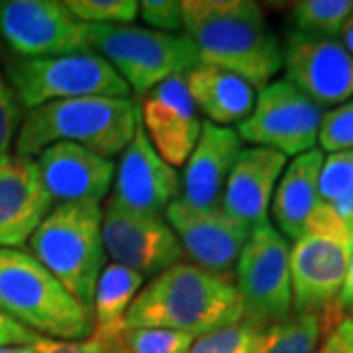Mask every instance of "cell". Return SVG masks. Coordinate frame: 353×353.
Listing matches in <instances>:
<instances>
[{
    "label": "cell",
    "mask_w": 353,
    "mask_h": 353,
    "mask_svg": "<svg viewBox=\"0 0 353 353\" xmlns=\"http://www.w3.org/2000/svg\"><path fill=\"white\" fill-rule=\"evenodd\" d=\"M183 34L202 65L245 79L255 90L283 69V46L252 0H185Z\"/></svg>",
    "instance_id": "6da1fadb"
},
{
    "label": "cell",
    "mask_w": 353,
    "mask_h": 353,
    "mask_svg": "<svg viewBox=\"0 0 353 353\" xmlns=\"http://www.w3.org/2000/svg\"><path fill=\"white\" fill-rule=\"evenodd\" d=\"M243 320L234 281L179 261L141 287L124 328H163L194 340Z\"/></svg>",
    "instance_id": "7a4b0ae2"
},
{
    "label": "cell",
    "mask_w": 353,
    "mask_h": 353,
    "mask_svg": "<svg viewBox=\"0 0 353 353\" xmlns=\"http://www.w3.org/2000/svg\"><path fill=\"white\" fill-rule=\"evenodd\" d=\"M138 124L132 99L88 97L57 101L28 110L16 134V153L36 157L51 143L67 141L114 159L128 148Z\"/></svg>",
    "instance_id": "3957f363"
},
{
    "label": "cell",
    "mask_w": 353,
    "mask_h": 353,
    "mask_svg": "<svg viewBox=\"0 0 353 353\" xmlns=\"http://www.w3.org/2000/svg\"><path fill=\"white\" fill-rule=\"evenodd\" d=\"M0 314L50 340H87L92 314L22 248H0Z\"/></svg>",
    "instance_id": "277c9868"
},
{
    "label": "cell",
    "mask_w": 353,
    "mask_h": 353,
    "mask_svg": "<svg viewBox=\"0 0 353 353\" xmlns=\"http://www.w3.org/2000/svg\"><path fill=\"white\" fill-rule=\"evenodd\" d=\"M353 248V226L320 202L303 236L290 248L292 314H314L326 334L340 324V294Z\"/></svg>",
    "instance_id": "5b68a950"
},
{
    "label": "cell",
    "mask_w": 353,
    "mask_h": 353,
    "mask_svg": "<svg viewBox=\"0 0 353 353\" xmlns=\"http://www.w3.org/2000/svg\"><path fill=\"white\" fill-rule=\"evenodd\" d=\"M28 245L39 263L92 314L94 287L106 259L101 204L71 202L53 206Z\"/></svg>",
    "instance_id": "8992f818"
},
{
    "label": "cell",
    "mask_w": 353,
    "mask_h": 353,
    "mask_svg": "<svg viewBox=\"0 0 353 353\" xmlns=\"http://www.w3.org/2000/svg\"><path fill=\"white\" fill-rule=\"evenodd\" d=\"M88 50L112 65L120 79L138 97L169 77L201 65L187 34H165L138 26H85Z\"/></svg>",
    "instance_id": "52a82bcc"
},
{
    "label": "cell",
    "mask_w": 353,
    "mask_h": 353,
    "mask_svg": "<svg viewBox=\"0 0 353 353\" xmlns=\"http://www.w3.org/2000/svg\"><path fill=\"white\" fill-rule=\"evenodd\" d=\"M8 83L28 110L57 101L88 97L130 99L132 90L94 51L39 59H14L6 65Z\"/></svg>",
    "instance_id": "ba28073f"
},
{
    "label": "cell",
    "mask_w": 353,
    "mask_h": 353,
    "mask_svg": "<svg viewBox=\"0 0 353 353\" xmlns=\"http://www.w3.org/2000/svg\"><path fill=\"white\" fill-rule=\"evenodd\" d=\"M236 290L243 320L257 328L292 316L289 240L267 220L252 230L236 265Z\"/></svg>",
    "instance_id": "9c48e42d"
},
{
    "label": "cell",
    "mask_w": 353,
    "mask_h": 353,
    "mask_svg": "<svg viewBox=\"0 0 353 353\" xmlns=\"http://www.w3.org/2000/svg\"><path fill=\"white\" fill-rule=\"evenodd\" d=\"M322 116V108L303 90L287 79H277L257 92L252 114L236 132L241 141L296 157L316 148Z\"/></svg>",
    "instance_id": "30bf717a"
},
{
    "label": "cell",
    "mask_w": 353,
    "mask_h": 353,
    "mask_svg": "<svg viewBox=\"0 0 353 353\" xmlns=\"http://www.w3.org/2000/svg\"><path fill=\"white\" fill-rule=\"evenodd\" d=\"M0 38L20 59L90 51L85 24L59 0H0Z\"/></svg>",
    "instance_id": "8fae6325"
},
{
    "label": "cell",
    "mask_w": 353,
    "mask_h": 353,
    "mask_svg": "<svg viewBox=\"0 0 353 353\" xmlns=\"http://www.w3.org/2000/svg\"><path fill=\"white\" fill-rule=\"evenodd\" d=\"M102 245L112 263L143 277H155L183 259L181 243L165 216L132 212L110 199L102 208Z\"/></svg>",
    "instance_id": "7c38bea8"
},
{
    "label": "cell",
    "mask_w": 353,
    "mask_h": 353,
    "mask_svg": "<svg viewBox=\"0 0 353 353\" xmlns=\"http://www.w3.org/2000/svg\"><path fill=\"white\" fill-rule=\"evenodd\" d=\"M163 216L190 263L232 279L241 250L252 236L250 228L232 220L220 206L192 208L179 196L167 206Z\"/></svg>",
    "instance_id": "4fadbf2b"
},
{
    "label": "cell",
    "mask_w": 353,
    "mask_h": 353,
    "mask_svg": "<svg viewBox=\"0 0 353 353\" xmlns=\"http://www.w3.org/2000/svg\"><path fill=\"white\" fill-rule=\"evenodd\" d=\"M283 67L299 90L320 108L340 106L353 97V57L338 38H316L289 32Z\"/></svg>",
    "instance_id": "5bb4252c"
},
{
    "label": "cell",
    "mask_w": 353,
    "mask_h": 353,
    "mask_svg": "<svg viewBox=\"0 0 353 353\" xmlns=\"http://www.w3.org/2000/svg\"><path fill=\"white\" fill-rule=\"evenodd\" d=\"M112 189L114 204L139 214L163 216L179 196L181 175L153 150L141 126L139 110L134 138L116 165Z\"/></svg>",
    "instance_id": "9a60e30c"
},
{
    "label": "cell",
    "mask_w": 353,
    "mask_h": 353,
    "mask_svg": "<svg viewBox=\"0 0 353 353\" xmlns=\"http://www.w3.org/2000/svg\"><path fill=\"white\" fill-rule=\"evenodd\" d=\"M143 132L171 167H183L194 150L202 130L199 110L190 99L185 73L169 77L141 97L138 106Z\"/></svg>",
    "instance_id": "2e32d148"
},
{
    "label": "cell",
    "mask_w": 353,
    "mask_h": 353,
    "mask_svg": "<svg viewBox=\"0 0 353 353\" xmlns=\"http://www.w3.org/2000/svg\"><path fill=\"white\" fill-rule=\"evenodd\" d=\"M43 189L53 206L71 202H99L112 189L116 165L81 145L57 141L36 157Z\"/></svg>",
    "instance_id": "e0dca14e"
},
{
    "label": "cell",
    "mask_w": 353,
    "mask_h": 353,
    "mask_svg": "<svg viewBox=\"0 0 353 353\" xmlns=\"http://www.w3.org/2000/svg\"><path fill=\"white\" fill-rule=\"evenodd\" d=\"M51 208L34 157L12 153L0 161V248L28 243Z\"/></svg>",
    "instance_id": "ac0fdd59"
},
{
    "label": "cell",
    "mask_w": 353,
    "mask_h": 353,
    "mask_svg": "<svg viewBox=\"0 0 353 353\" xmlns=\"http://www.w3.org/2000/svg\"><path fill=\"white\" fill-rule=\"evenodd\" d=\"M285 167L287 157L275 150L257 145L241 150L222 192L220 208L224 214L250 230L267 222Z\"/></svg>",
    "instance_id": "d6986e66"
},
{
    "label": "cell",
    "mask_w": 353,
    "mask_h": 353,
    "mask_svg": "<svg viewBox=\"0 0 353 353\" xmlns=\"http://www.w3.org/2000/svg\"><path fill=\"white\" fill-rule=\"evenodd\" d=\"M240 134L234 128L202 122L201 136L183 165L179 199L192 208L220 206L230 171L243 150Z\"/></svg>",
    "instance_id": "ffe728a7"
},
{
    "label": "cell",
    "mask_w": 353,
    "mask_h": 353,
    "mask_svg": "<svg viewBox=\"0 0 353 353\" xmlns=\"http://www.w3.org/2000/svg\"><path fill=\"white\" fill-rule=\"evenodd\" d=\"M322 163L324 152L314 148L296 155L279 179L269 210L287 240L296 241L303 236L320 206L318 179Z\"/></svg>",
    "instance_id": "44dd1931"
},
{
    "label": "cell",
    "mask_w": 353,
    "mask_h": 353,
    "mask_svg": "<svg viewBox=\"0 0 353 353\" xmlns=\"http://www.w3.org/2000/svg\"><path fill=\"white\" fill-rule=\"evenodd\" d=\"M185 79L190 99L206 122L232 128L252 114L257 90L245 79L202 63L187 71Z\"/></svg>",
    "instance_id": "7402d4cb"
},
{
    "label": "cell",
    "mask_w": 353,
    "mask_h": 353,
    "mask_svg": "<svg viewBox=\"0 0 353 353\" xmlns=\"http://www.w3.org/2000/svg\"><path fill=\"white\" fill-rule=\"evenodd\" d=\"M145 277L118 263L104 265L92 296V332L118 336L124 330L128 310L143 287Z\"/></svg>",
    "instance_id": "603a6c76"
},
{
    "label": "cell",
    "mask_w": 353,
    "mask_h": 353,
    "mask_svg": "<svg viewBox=\"0 0 353 353\" xmlns=\"http://www.w3.org/2000/svg\"><path fill=\"white\" fill-rule=\"evenodd\" d=\"M324 334V322L318 316L292 314L259 332L255 353H316Z\"/></svg>",
    "instance_id": "cb8c5ba5"
},
{
    "label": "cell",
    "mask_w": 353,
    "mask_h": 353,
    "mask_svg": "<svg viewBox=\"0 0 353 353\" xmlns=\"http://www.w3.org/2000/svg\"><path fill=\"white\" fill-rule=\"evenodd\" d=\"M318 194L324 206L353 226V150L324 155Z\"/></svg>",
    "instance_id": "d4e9b609"
},
{
    "label": "cell",
    "mask_w": 353,
    "mask_h": 353,
    "mask_svg": "<svg viewBox=\"0 0 353 353\" xmlns=\"http://www.w3.org/2000/svg\"><path fill=\"white\" fill-rule=\"evenodd\" d=\"M352 12V0H301L290 10L292 32L316 38H338Z\"/></svg>",
    "instance_id": "484cf974"
},
{
    "label": "cell",
    "mask_w": 353,
    "mask_h": 353,
    "mask_svg": "<svg viewBox=\"0 0 353 353\" xmlns=\"http://www.w3.org/2000/svg\"><path fill=\"white\" fill-rule=\"evenodd\" d=\"M192 336L163 328H124L120 343L126 353H189Z\"/></svg>",
    "instance_id": "4316f807"
},
{
    "label": "cell",
    "mask_w": 353,
    "mask_h": 353,
    "mask_svg": "<svg viewBox=\"0 0 353 353\" xmlns=\"http://www.w3.org/2000/svg\"><path fill=\"white\" fill-rule=\"evenodd\" d=\"M65 6L85 26H130L138 18L136 0H67Z\"/></svg>",
    "instance_id": "83f0119b"
},
{
    "label": "cell",
    "mask_w": 353,
    "mask_h": 353,
    "mask_svg": "<svg viewBox=\"0 0 353 353\" xmlns=\"http://www.w3.org/2000/svg\"><path fill=\"white\" fill-rule=\"evenodd\" d=\"M261 328L241 320L192 341L189 353H255Z\"/></svg>",
    "instance_id": "f1b7e54d"
},
{
    "label": "cell",
    "mask_w": 353,
    "mask_h": 353,
    "mask_svg": "<svg viewBox=\"0 0 353 353\" xmlns=\"http://www.w3.org/2000/svg\"><path fill=\"white\" fill-rule=\"evenodd\" d=\"M320 150L328 153L353 150V99L324 112L318 130Z\"/></svg>",
    "instance_id": "f546056e"
},
{
    "label": "cell",
    "mask_w": 353,
    "mask_h": 353,
    "mask_svg": "<svg viewBox=\"0 0 353 353\" xmlns=\"http://www.w3.org/2000/svg\"><path fill=\"white\" fill-rule=\"evenodd\" d=\"M34 353H126L120 343L118 336H101L90 334L87 340H50V338H38L32 343Z\"/></svg>",
    "instance_id": "4dcf8cb0"
},
{
    "label": "cell",
    "mask_w": 353,
    "mask_h": 353,
    "mask_svg": "<svg viewBox=\"0 0 353 353\" xmlns=\"http://www.w3.org/2000/svg\"><path fill=\"white\" fill-rule=\"evenodd\" d=\"M138 16L150 30L183 34V8L176 0H141L138 2Z\"/></svg>",
    "instance_id": "1f68e13d"
},
{
    "label": "cell",
    "mask_w": 353,
    "mask_h": 353,
    "mask_svg": "<svg viewBox=\"0 0 353 353\" xmlns=\"http://www.w3.org/2000/svg\"><path fill=\"white\" fill-rule=\"evenodd\" d=\"M20 128V102L10 83L0 73V161L12 155V143Z\"/></svg>",
    "instance_id": "d6a6232c"
},
{
    "label": "cell",
    "mask_w": 353,
    "mask_h": 353,
    "mask_svg": "<svg viewBox=\"0 0 353 353\" xmlns=\"http://www.w3.org/2000/svg\"><path fill=\"white\" fill-rule=\"evenodd\" d=\"M38 338L39 336H36L34 332L26 330L24 326L12 322L10 318L0 314V347L2 345H32Z\"/></svg>",
    "instance_id": "836d02e7"
},
{
    "label": "cell",
    "mask_w": 353,
    "mask_h": 353,
    "mask_svg": "<svg viewBox=\"0 0 353 353\" xmlns=\"http://www.w3.org/2000/svg\"><path fill=\"white\" fill-rule=\"evenodd\" d=\"M340 310L343 316L353 314V248L352 257H350V267H347V275H345V283L340 294Z\"/></svg>",
    "instance_id": "e575fe53"
},
{
    "label": "cell",
    "mask_w": 353,
    "mask_h": 353,
    "mask_svg": "<svg viewBox=\"0 0 353 353\" xmlns=\"http://www.w3.org/2000/svg\"><path fill=\"white\" fill-rule=\"evenodd\" d=\"M334 332L340 336V340L347 345V350L353 353V314L343 316L340 320V324L334 328Z\"/></svg>",
    "instance_id": "d590c367"
},
{
    "label": "cell",
    "mask_w": 353,
    "mask_h": 353,
    "mask_svg": "<svg viewBox=\"0 0 353 353\" xmlns=\"http://www.w3.org/2000/svg\"><path fill=\"white\" fill-rule=\"evenodd\" d=\"M316 353H352L347 350V345L340 340V336L332 330L328 336H326V340L322 343V347L318 350Z\"/></svg>",
    "instance_id": "8d00e7d4"
},
{
    "label": "cell",
    "mask_w": 353,
    "mask_h": 353,
    "mask_svg": "<svg viewBox=\"0 0 353 353\" xmlns=\"http://www.w3.org/2000/svg\"><path fill=\"white\" fill-rule=\"evenodd\" d=\"M340 41L341 46L345 48V51L353 57V12L350 14V18L345 20V24L341 28L340 32Z\"/></svg>",
    "instance_id": "74e56055"
},
{
    "label": "cell",
    "mask_w": 353,
    "mask_h": 353,
    "mask_svg": "<svg viewBox=\"0 0 353 353\" xmlns=\"http://www.w3.org/2000/svg\"><path fill=\"white\" fill-rule=\"evenodd\" d=\"M0 353H34L32 345H2Z\"/></svg>",
    "instance_id": "f35d334b"
}]
</instances>
